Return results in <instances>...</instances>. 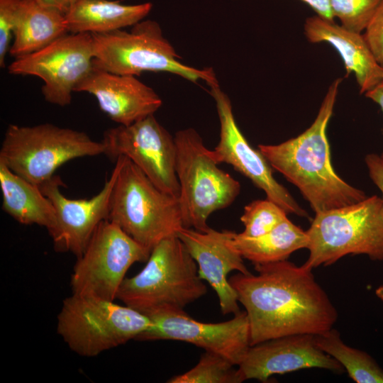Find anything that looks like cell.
<instances>
[{
  "instance_id": "6da1fadb",
  "label": "cell",
  "mask_w": 383,
  "mask_h": 383,
  "mask_svg": "<svg viewBox=\"0 0 383 383\" xmlns=\"http://www.w3.org/2000/svg\"><path fill=\"white\" fill-rule=\"evenodd\" d=\"M257 274L228 280L247 313L250 345L279 337L317 335L333 328L338 313L312 269L289 261L256 265Z\"/></svg>"
},
{
  "instance_id": "7a4b0ae2",
  "label": "cell",
  "mask_w": 383,
  "mask_h": 383,
  "mask_svg": "<svg viewBox=\"0 0 383 383\" xmlns=\"http://www.w3.org/2000/svg\"><path fill=\"white\" fill-rule=\"evenodd\" d=\"M342 78L328 87L313 123L298 136L277 145H258L273 169L294 184L317 213L357 203L365 192L335 172L326 136Z\"/></svg>"
},
{
  "instance_id": "3957f363",
  "label": "cell",
  "mask_w": 383,
  "mask_h": 383,
  "mask_svg": "<svg viewBox=\"0 0 383 383\" xmlns=\"http://www.w3.org/2000/svg\"><path fill=\"white\" fill-rule=\"evenodd\" d=\"M207 292L198 266L178 236L162 240L151 250L145 267L125 278L116 299L149 316L184 309Z\"/></svg>"
},
{
  "instance_id": "277c9868",
  "label": "cell",
  "mask_w": 383,
  "mask_h": 383,
  "mask_svg": "<svg viewBox=\"0 0 383 383\" xmlns=\"http://www.w3.org/2000/svg\"><path fill=\"white\" fill-rule=\"evenodd\" d=\"M116 160L119 169L108 219L150 251L162 240L177 236L184 227L179 199L157 187L128 158Z\"/></svg>"
},
{
  "instance_id": "5b68a950",
  "label": "cell",
  "mask_w": 383,
  "mask_h": 383,
  "mask_svg": "<svg viewBox=\"0 0 383 383\" xmlns=\"http://www.w3.org/2000/svg\"><path fill=\"white\" fill-rule=\"evenodd\" d=\"M94 66L117 74L139 76L145 72H170L209 86L218 83L211 67L197 69L179 61L180 57L155 21H141L130 31L117 30L91 34Z\"/></svg>"
},
{
  "instance_id": "8992f818",
  "label": "cell",
  "mask_w": 383,
  "mask_h": 383,
  "mask_svg": "<svg viewBox=\"0 0 383 383\" xmlns=\"http://www.w3.org/2000/svg\"><path fill=\"white\" fill-rule=\"evenodd\" d=\"M176 173L184 226L205 232L211 228V214L230 206L240 192V184L218 167L213 150L208 149L192 128L177 131Z\"/></svg>"
},
{
  "instance_id": "52a82bcc",
  "label": "cell",
  "mask_w": 383,
  "mask_h": 383,
  "mask_svg": "<svg viewBox=\"0 0 383 383\" xmlns=\"http://www.w3.org/2000/svg\"><path fill=\"white\" fill-rule=\"evenodd\" d=\"M150 318L99 297L72 294L63 300L57 332L76 354L92 357L123 345L148 330Z\"/></svg>"
},
{
  "instance_id": "ba28073f",
  "label": "cell",
  "mask_w": 383,
  "mask_h": 383,
  "mask_svg": "<svg viewBox=\"0 0 383 383\" xmlns=\"http://www.w3.org/2000/svg\"><path fill=\"white\" fill-rule=\"evenodd\" d=\"M309 257L313 269L348 255L383 261V203L377 195L350 205L316 213L309 228Z\"/></svg>"
},
{
  "instance_id": "9c48e42d",
  "label": "cell",
  "mask_w": 383,
  "mask_h": 383,
  "mask_svg": "<svg viewBox=\"0 0 383 383\" xmlns=\"http://www.w3.org/2000/svg\"><path fill=\"white\" fill-rule=\"evenodd\" d=\"M104 152L102 142L82 131L48 123L33 126L10 124L1 143L0 161L39 187L67 162Z\"/></svg>"
},
{
  "instance_id": "30bf717a",
  "label": "cell",
  "mask_w": 383,
  "mask_h": 383,
  "mask_svg": "<svg viewBox=\"0 0 383 383\" xmlns=\"http://www.w3.org/2000/svg\"><path fill=\"white\" fill-rule=\"evenodd\" d=\"M150 252L118 225L103 221L74 265L72 294L114 301L127 271L146 262Z\"/></svg>"
},
{
  "instance_id": "8fae6325",
  "label": "cell",
  "mask_w": 383,
  "mask_h": 383,
  "mask_svg": "<svg viewBox=\"0 0 383 383\" xmlns=\"http://www.w3.org/2000/svg\"><path fill=\"white\" fill-rule=\"evenodd\" d=\"M94 58L91 33L65 34L38 51L15 58L8 72L39 77L44 82L45 100L66 106L77 86L93 69Z\"/></svg>"
},
{
  "instance_id": "7c38bea8",
  "label": "cell",
  "mask_w": 383,
  "mask_h": 383,
  "mask_svg": "<svg viewBox=\"0 0 383 383\" xmlns=\"http://www.w3.org/2000/svg\"><path fill=\"white\" fill-rule=\"evenodd\" d=\"M101 142L104 155L114 160L128 158L157 187L178 198L174 138L154 115L106 130Z\"/></svg>"
},
{
  "instance_id": "4fadbf2b",
  "label": "cell",
  "mask_w": 383,
  "mask_h": 383,
  "mask_svg": "<svg viewBox=\"0 0 383 383\" xmlns=\"http://www.w3.org/2000/svg\"><path fill=\"white\" fill-rule=\"evenodd\" d=\"M220 121L219 141L213 150L218 164L225 162L248 178L262 189L267 198L282 207L287 214L308 217L307 212L289 191L274 177L272 167L259 150L253 148L235 119L231 99L218 83L209 85Z\"/></svg>"
},
{
  "instance_id": "5bb4252c",
  "label": "cell",
  "mask_w": 383,
  "mask_h": 383,
  "mask_svg": "<svg viewBox=\"0 0 383 383\" xmlns=\"http://www.w3.org/2000/svg\"><path fill=\"white\" fill-rule=\"evenodd\" d=\"M152 326L135 340H173L189 343L218 354L238 365L250 346L249 322L240 311L228 321L204 323L186 312H159L148 316Z\"/></svg>"
},
{
  "instance_id": "9a60e30c",
  "label": "cell",
  "mask_w": 383,
  "mask_h": 383,
  "mask_svg": "<svg viewBox=\"0 0 383 383\" xmlns=\"http://www.w3.org/2000/svg\"><path fill=\"white\" fill-rule=\"evenodd\" d=\"M119 162L101 191L90 199H72L65 196L60 188L65 186L60 177L54 175L39 186L52 204L56 215L54 228L48 233L54 249L71 252L77 257L84 251L98 226L108 219L111 195L115 183Z\"/></svg>"
},
{
  "instance_id": "2e32d148",
  "label": "cell",
  "mask_w": 383,
  "mask_h": 383,
  "mask_svg": "<svg viewBox=\"0 0 383 383\" xmlns=\"http://www.w3.org/2000/svg\"><path fill=\"white\" fill-rule=\"evenodd\" d=\"M238 367L243 382H266L272 375L303 369L344 371L336 360L317 347L314 335L310 334L287 335L250 345Z\"/></svg>"
},
{
  "instance_id": "e0dca14e",
  "label": "cell",
  "mask_w": 383,
  "mask_h": 383,
  "mask_svg": "<svg viewBox=\"0 0 383 383\" xmlns=\"http://www.w3.org/2000/svg\"><path fill=\"white\" fill-rule=\"evenodd\" d=\"M235 232L210 228L201 232L192 228H182L178 238L196 261L199 276L206 280L216 292L223 314L233 313L240 310L238 296L231 285L228 274L232 271L247 274L243 257L231 245Z\"/></svg>"
},
{
  "instance_id": "ac0fdd59",
  "label": "cell",
  "mask_w": 383,
  "mask_h": 383,
  "mask_svg": "<svg viewBox=\"0 0 383 383\" xmlns=\"http://www.w3.org/2000/svg\"><path fill=\"white\" fill-rule=\"evenodd\" d=\"M75 91L93 95L100 109L123 126L154 115L162 104L159 95L135 76L113 74L94 66Z\"/></svg>"
},
{
  "instance_id": "d6986e66",
  "label": "cell",
  "mask_w": 383,
  "mask_h": 383,
  "mask_svg": "<svg viewBox=\"0 0 383 383\" xmlns=\"http://www.w3.org/2000/svg\"><path fill=\"white\" fill-rule=\"evenodd\" d=\"M304 28L309 42H325L334 47L343 59L348 74H355L361 94L383 81V67L375 60L362 33L318 15L307 18Z\"/></svg>"
},
{
  "instance_id": "ffe728a7",
  "label": "cell",
  "mask_w": 383,
  "mask_h": 383,
  "mask_svg": "<svg viewBox=\"0 0 383 383\" xmlns=\"http://www.w3.org/2000/svg\"><path fill=\"white\" fill-rule=\"evenodd\" d=\"M150 2L125 5L116 1L78 0L65 13L68 32L106 33L133 26L152 9Z\"/></svg>"
},
{
  "instance_id": "44dd1931",
  "label": "cell",
  "mask_w": 383,
  "mask_h": 383,
  "mask_svg": "<svg viewBox=\"0 0 383 383\" xmlns=\"http://www.w3.org/2000/svg\"><path fill=\"white\" fill-rule=\"evenodd\" d=\"M67 33L64 13L38 0H22L9 53L15 58L27 55Z\"/></svg>"
},
{
  "instance_id": "7402d4cb",
  "label": "cell",
  "mask_w": 383,
  "mask_h": 383,
  "mask_svg": "<svg viewBox=\"0 0 383 383\" xmlns=\"http://www.w3.org/2000/svg\"><path fill=\"white\" fill-rule=\"evenodd\" d=\"M1 209L19 223L38 225L50 233L56 215L50 199L40 187L13 172L0 161Z\"/></svg>"
},
{
  "instance_id": "603a6c76",
  "label": "cell",
  "mask_w": 383,
  "mask_h": 383,
  "mask_svg": "<svg viewBox=\"0 0 383 383\" xmlns=\"http://www.w3.org/2000/svg\"><path fill=\"white\" fill-rule=\"evenodd\" d=\"M231 245L254 265L286 260L290 255L307 248L306 231L294 224L288 218L270 232L255 238H248L235 232Z\"/></svg>"
},
{
  "instance_id": "cb8c5ba5",
  "label": "cell",
  "mask_w": 383,
  "mask_h": 383,
  "mask_svg": "<svg viewBox=\"0 0 383 383\" xmlns=\"http://www.w3.org/2000/svg\"><path fill=\"white\" fill-rule=\"evenodd\" d=\"M317 347L336 360L357 383H383V369L367 353L343 343L332 328L314 335Z\"/></svg>"
},
{
  "instance_id": "d4e9b609",
  "label": "cell",
  "mask_w": 383,
  "mask_h": 383,
  "mask_svg": "<svg viewBox=\"0 0 383 383\" xmlns=\"http://www.w3.org/2000/svg\"><path fill=\"white\" fill-rule=\"evenodd\" d=\"M223 356L206 351L199 362L182 374L167 380L169 383H240L243 380L238 370Z\"/></svg>"
},
{
  "instance_id": "484cf974",
  "label": "cell",
  "mask_w": 383,
  "mask_h": 383,
  "mask_svg": "<svg viewBox=\"0 0 383 383\" xmlns=\"http://www.w3.org/2000/svg\"><path fill=\"white\" fill-rule=\"evenodd\" d=\"M287 215L282 207L267 198L253 201L244 208L240 221L245 229L240 234L248 238L265 235L286 220Z\"/></svg>"
},
{
  "instance_id": "4316f807",
  "label": "cell",
  "mask_w": 383,
  "mask_h": 383,
  "mask_svg": "<svg viewBox=\"0 0 383 383\" xmlns=\"http://www.w3.org/2000/svg\"><path fill=\"white\" fill-rule=\"evenodd\" d=\"M382 0H329L333 18L345 28L362 33Z\"/></svg>"
},
{
  "instance_id": "83f0119b",
  "label": "cell",
  "mask_w": 383,
  "mask_h": 383,
  "mask_svg": "<svg viewBox=\"0 0 383 383\" xmlns=\"http://www.w3.org/2000/svg\"><path fill=\"white\" fill-rule=\"evenodd\" d=\"M22 0H0V67H5Z\"/></svg>"
},
{
  "instance_id": "f1b7e54d",
  "label": "cell",
  "mask_w": 383,
  "mask_h": 383,
  "mask_svg": "<svg viewBox=\"0 0 383 383\" xmlns=\"http://www.w3.org/2000/svg\"><path fill=\"white\" fill-rule=\"evenodd\" d=\"M364 38L377 62L383 67V0L365 29Z\"/></svg>"
},
{
  "instance_id": "f546056e",
  "label": "cell",
  "mask_w": 383,
  "mask_h": 383,
  "mask_svg": "<svg viewBox=\"0 0 383 383\" xmlns=\"http://www.w3.org/2000/svg\"><path fill=\"white\" fill-rule=\"evenodd\" d=\"M369 175L382 194L383 203V161L377 154L371 153L365 157Z\"/></svg>"
},
{
  "instance_id": "4dcf8cb0",
  "label": "cell",
  "mask_w": 383,
  "mask_h": 383,
  "mask_svg": "<svg viewBox=\"0 0 383 383\" xmlns=\"http://www.w3.org/2000/svg\"><path fill=\"white\" fill-rule=\"evenodd\" d=\"M313 9L318 16L330 21H334V18L330 8L329 0H301Z\"/></svg>"
},
{
  "instance_id": "1f68e13d",
  "label": "cell",
  "mask_w": 383,
  "mask_h": 383,
  "mask_svg": "<svg viewBox=\"0 0 383 383\" xmlns=\"http://www.w3.org/2000/svg\"><path fill=\"white\" fill-rule=\"evenodd\" d=\"M365 94L367 97L376 102L383 111V81ZM380 157L383 161V153Z\"/></svg>"
},
{
  "instance_id": "d6a6232c",
  "label": "cell",
  "mask_w": 383,
  "mask_h": 383,
  "mask_svg": "<svg viewBox=\"0 0 383 383\" xmlns=\"http://www.w3.org/2000/svg\"><path fill=\"white\" fill-rule=\"evenodd\" d=\"M43 4L54 7L65 14L70 7L68 0H43Z\"/></svg>"
},
{
  "instance_id": "836d02e7",
  "label": "cell",
  "mask_w": 383,
  "mask_h": 383,
  "mask_svg": "<svg viewBox=\"0 0 383 383\" xmlns=\"http://www.w3.org/2000/svg\"><path fill=\"white\" fill-rule=\"evenodd\" d=\"M376 296L383 301V285L379 286L375 291Z\"/></svg>"
},
{
  "instance_id": "e575fe53",
  "label": "cell",
  "mask_w": 383,
  "mask_h": 383,
  "mask_svg": "<svg viewBox=\"0 0 383 383\" xmlns=\"http://www.w3.org/2000/svg\"><path fill=\"white\" fill-rule=\"evenodd\" d=\"M78 0H68L69 3H70V6L73 4L74 2L77 1Z\"/></svg>"
},
{
  "instance_id": "d590c367",
  "label": "cell",
  "mask_w": 383,
  "mask_h": 383,
  "mask_svg": "<svg viewBox=\"0 0 383 383\" xmlns=\"http://www.w3.org/2000/svg\"><path fill=\"white\" fill-rule=\"evenodd\" d=\"M38 1H39V2L40 3V4H43V0H38Z\"/></svg>"
}]
</instances>
